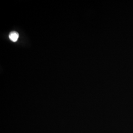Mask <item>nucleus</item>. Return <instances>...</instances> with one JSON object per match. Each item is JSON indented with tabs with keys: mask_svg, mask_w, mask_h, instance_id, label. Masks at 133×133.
<instances>
[{
	"mask_svg": "<svg viewBox=\"0 0 133 133\" xmlns=\"http://www.w3.org/2000/svg\"><path fill=\"white\" fill-rule=\"evenodd\" d=\"M18 38H19V34L16 32L13 31L10 33L9 35V38L11 41L15 42L18 40Z\"/></svg>",
	"mask_w": 133,
	"mask_h": 133,
	"instance_id": "f257e3e1",
	"label": "nucleus"
}]
</instances>
